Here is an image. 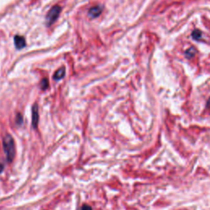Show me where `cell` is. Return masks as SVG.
Masks as SVG:
<instances>
[{"instance_id": "obj_2", "label": "cell", "mask_w": 210, "mask_h": 210, "mask_svg": "<svg viewBox=\"0 0 210 210\" xmlns=\"http://www.w3.org/2000/svg\"><path fill=\"white\" fill-rule=\"evenodd\" d=\"M61 12V8L59 6H53L46 16V23L47 26H51L57 20Z\"/></svg>"}, {"instance_id": "obj_11", "label": "cell", "mask_w": 210, "mask_h": 210, "mask_svg": "<svg viewBox=\"0 0 210 210\" xmlns=\"http://www.w3.org/2000/svg\"><path fill=\"white\" fill-rule=\"evenodd\" d=\"M80 210H92V209L90 206L86 205V204H84V205L81 207V209Z\"/></svg>"}, {"instance_id": "obj_10", "label": "cell", "mask_w": 210, "mask_h": 210, "mask_svg": "<svg viewBox=\"0 0 210 210\" xmlns=\"http://www.w3.org/2000/svg\"><path fill=\"white\" fill-rule=\"evenodd\" d=\"M16 123H18V125H22V123H23V118H22L21 114H18V116H17V118H16Z\"/></svg>"}, {"instance_id": "obj_12", "label": "cell", "mask_w": 210, "mask_h": 210, "mask_svg": "<svg viewBox=\"0 0 210 210\" xmlns=\"http://www.w3.org/2000/svg\"><path fill=\"white\" fill-rule=\"evenodd\" d=\"M3 170H4V165L0 162V172H2Z\"/></svg>"}, {"instance_id": "obj_9", "label": "cell", "mask_w": 210, "mask_h": 210, "mask_svg": "<svg viewBox=\"0 0 210 210\" xmlns=\"http://www.w3.org/2000/svg\"><path fill=\"white\" fill-rule=\"evenodd\" d=\"M48 87V82L47 79H44L42 81H41V89L42 90H46Z\"/></svg>"}, {"instance_id": "obj_8", "label": "cell", "mask_w": 210, "mask_h": 210, "mask_svg": "<svg viewBox=\"0 0 210 210\" xmlns=\"http://www.w3.org/2000/svg\"><path fill=\"white\" fill-rule=\"evenodd\" d=\"M191 36H192V38L195 40H200L202 37L201 31H200V30H198V29H195V30L193 31Z\"/></svg>"}, {"instance_id": "obj_4", "label": "cell", "mask_w": 210, "mask_h": 210, "mask_svg": "<svg viewBox=\"0 0 210 210\" xmlns=\"http://www.w3.org/2000/svg\"><path fill=\"white\" fill-rule=\"evenodd\" d=\"M14 44L18 49H22L26 46V40L22 36L16 35L14 37Z\"/></svg>"}, {"instance_id": "obj_7", "label": "cell", "mask_w": 210, "mask_h": 210, "mask_svg": "<svg viewBox=\"0 0 210 210\" xmlns=\"http://www.w3.org/2000/svg\"><path fill=\"white\" fill-rule=\"evenodd\" d=\"M195 54H196V49H195V48H194V47L189 48L185 52V55H186V57H187V58H191V57H194Z\"/></svg>"}, {"instance_id": "obj_1", "label": "cell", "mask_w": 210, "mask_h": 210, "mask_svg": "<svg viewBox=\"0 0 210 210\" xmlns=\"http://www.w3.org/2000/svg\"><path fill=\"white\" fill-rule=\"evenodd\" d=\"M3 146L4 149L5 154L8 162H12L15 157L16 149H15V144L14 140L11 135H6L3 140Z\"/></svg>"}, {"instance_id": "obj_3", "label": "cell", "mask_w": 210, "mask_h": 210, "mask_svg": "<svg viewBox=\"0 0 210 210\" xmlns=\"http://www.w3.org/2000/svg\"><path fill=\"white\" fill-rule=\"evenodd\" d=\"M39 121V113H38V105L35 104L32 108V126L36 128L38 126Z\"/></svg>"}, {"instance_id": "obj_6", "label": "cell", "mask_w": 210, "mask_h": 210, "mask_svg": "<svg viewBox=\"0 0 210 210\" xmlns=\"http://www.w3.org/2000/svg\"><path fill=\"white\" fill-rule=\"evenodd\" d=\"M65 76V68L64 67H61L59 68L58 70L55 72V74L53 76V79L54 80H59L64 77Z\"/></svg>"}, {"instance_id": "obj_5", "label": "cell", "mask_w": 210, "mask_h": 210, "mask_svg": "<svg viewBox=\"0 0 210 210\" xmlns=\"http://www.w3.org/2000/svg\"><path fill=\"white\" fill-rule=\"evenodd\" d=\"M102 7L100 6H95V7H93L91 8L90 9L89 11V16L92 18H98L102 13Z\"/></svg>"}]
</instances>
